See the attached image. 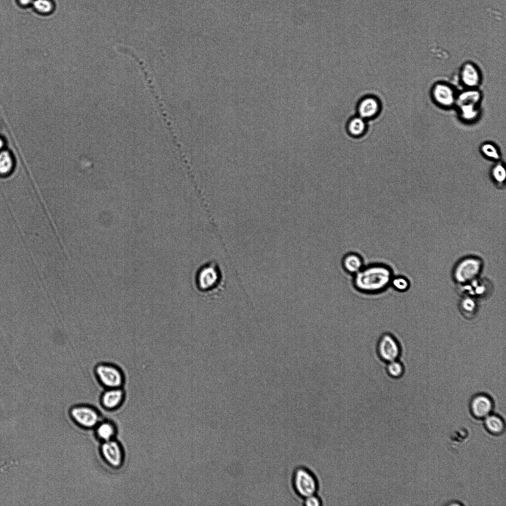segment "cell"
Here are the masks:
<instances>
[{
  "label": "cell",
  "mask_w": 506,
  "mask_h": 506,
  "mask_svg": "<svg viewBox=\"0 0 506 506\" xmlns=\"http://www.w3.org/2000/svg\"><path fill=\"white\" fill-rule=\"evenodd\" d=\"M393 275L392 268L382 262H374L365 265L357 274L352 276V286L358 293L375 295L384 293L390 287Z\"/></svg>",
  "instance_id": "cell-1"
},
{
  "label": "cell",
  "mask_w": 506,
  "mask_h": 506,
  "mask_svg": "<svg viewBox=\"0 0 506 506\" xmlns=\"http://www.w3.org/2000/svg\"><path fill=\"white\" fill-rule=\"evenodd\" d=\"M215 263L210 262L201 266L196 272L194 283L197 290L204 295H217L223 288L220 270Z\"/></svg>",
  "instance_id": "cell-2"
},
{
  "label": "cell",
  "mask_w": 506,
  "mask_h": 506,
  "mask_svg": "<svg viewBox=\"0 0 506 506\" xmlns=\"http://www.w3.org/2000/svg\"><path fill=\"white\" fill-rule=\"evenodd\" d=\"M94 378L103 389L123 387L126 381L123 369L118 364L107 361L96 363L93 368Z\"/></svg>",
  "instance_id": "cell-3"
},
{
  "label": "cell",
  "mask_w": 506,
  "mask_h": 506,
  "mask_svg": "<svg viewBox=\"0 0 506 506\" xmlns=\"http://www.w3.org/2000/svg\"><path fill=\"white\" fill-rule=\"evenodd\" d=\"M291 483L294 493L302 500L317 494L319 489V483L315 475L304 466H298L294 469Z\"/></svg>",
  "instance_id": "cell-4"
},
{
  "label": "cell",
  "mask_w": 506,
  "mask_h": 506,
  "mask_svg": "<svg viewBox=\"0 0 506 506\" xmlns=\"http://www.w3.org/2000/svg\"><path fill=\"white\" fill-rule=\"evenodd\" d=\"M483 268L482 260L470 256L464 258L456 265L453 276L456 282L462 285L478 278Z\"/></svg>",
  "instance_id": "cell-5"
},
{
  "label": "cell",
  "mask_w": 506,
  "mask_h": 506,
  "mask_svg": "<svg viewBox=\"0 0 506 506\" xmlns=\"http://www.w3.org/2000/svg\"><path fill=\"white\" fill-rule=\"evenodd\" d=\"M377 351L380 359L387 363L398 359L401 348L398 339L393 334L384 332L378 339Z\"/></svg>",
  "instance_id": "cell-6"
},
{
  "label": "cell",
  "mask_w": 506,
  "mask_h": 506,
  "mask_svg": "<svg viewBox=\"0 0 506 506\" xmlns=\"http://www.w3.org/2000/svg\"><path fill=\"white\" fill-rule=\"evenodd\" d=\"M69 413L77 424L85 428L95 427L100 422V416L97 410L88 405L74 406L70 409Z\"/></svg>",
  "instance_id": "cell-7"
},
{
  "label": "cell",
  "mask_w": 506,
  "mask_h": 506,
  "mask_svg": "<svg viewBox=\"0 0 506 506\" xmlns=\"http://www.w3.org/2000/svg\"><path fill=\"white\" fill-rule=\"evenodd\" d=\"M101 455L110 466L120 467L124 459V451L120 443L114 439L103 442L100 447Z\"/></svg>",
  "instance_id": "cell-8"
},
{
  "label": "cell",
  "mask_w": 506,
  "mask_h": 506,
  "mask_svg": "<svg viewBox=\"0 0 506 506\" xmlns=\"http://www.w3.org/2000/svg\"><path fill=\"white\" fill-rule=\"evenodd\" d=\"M126 398V391L123 387L103 389L99 400L102 406L108 410L117 409L123 403Z\"/></svg>",
  "instance_id": "cell-9"
},
{
  "label": "cell",
  "mask_w": 506,
  "mask_h": 506,
  "mask_svg": "<svg viewBox=\"0 0 506 506\" xmlns=\"http://www.w3.org/2000/svg\"><path fill=\"white\" fill-rule=\"evenodd\" d=\"M493 402L490 397L483 394L474 396L470 404L472 415L479 419H484L489 415L493 409Z\"/></svg>",
  "instance_id": "cell-10"
},
{
  "label": "cell",
  "mask_w": 506,
  "mask_h": 506,
  "mask_svg": "<svg viewBox=\"0 0 506 506\" xmlns=\"http://www.w3.org/2000/svg\"><path fill=\"white\" fill-rule=\"evenodd\" d=\"M340 265L345 273L353 276L359 272L365 264L362 255L355 252H349L342 256Z\"/></svg>",
  "instance_id": "cell-11"
},
{
  "label": "cell",
  "mask_w": 506,
  "mask_h": 506,
  "mask_svg": "<svg viewBox=\"0 0 506 506\" xmlns=\"http://www.w3.org/2000/svg\"><path fill=\"white\" fill-rule=\"evenodd\" d=\"M432 96L435 102L444 107H450L455 102V94L452 88L444 84H438L434 85L432 91Z\"/></svg>",
  "instance_id": "cell-12"
},
{
  "label": "cell",
  "mask_w": 506,
  "mask_h": 506,
  "mask_svg": "<svg viewBox=\"0 0 506 506\" xmlns=\"http://www.w3.org/2000/svg\"><path fill=\"white\" fill-rule=\"evenodd\" d=\"M380 104L374 96H368L363 98L358 106L359 116L366 120L375 117L379 112Z\"/></svg>",
  "instance_id": "cell-13"
},
{
  "label": "cell",
  "mask_w": 506,
  "mask_h": 506,
  "mask_svg": "<svg viewBox=\"0 0 506 506\" xmlns=\"http://www.w3.org/2000/svg\"><path fill=\"white\" fill-rule=\"evenodd\" d=\"M461 77L464 84L469 87H475L480 82V75L478 69L470 63H467L463 66Z\"/></svg>",
  "instance_id": "cell-14"
},
{
  "label": "cell",
  "mask_w": 506,
  "mask_h": 506,
  "mask_svg": "<svg viewBox=\"0 0 506 506\" xmlns=\"http://www.w3.org/2000/svg\"><path fill=\"white\" fill-rule=\"evenodd\" d=\"M30 8L38 15L47 17L55 12L57 4L55 0H34Z\"/></svg>",
  "instance_id": "cell-15"
},
{
  "label": "cell",
  "mask_w": 506,
  "mask_h": 506,
  "mask_svg": "<svg viewBox=\"0 0 506 506\" xmlns=\"http://www.w3.org/2000/svg\"><path fill=\"white\" fill-rule=\"evenodd\" d=\"M484 419L485 427L491 434L501 435L505 431V422L498 415L490 414Z\"/></svg>",
  "instance_id": "cell-16"
},
{
  "label": "cell",
  "mask_w": 506,
  "mask_h": 506,
  "mask_svg": "<svg viewBox=\"0 0 506 506\" xmlns=\"http://www.w3.org/2000/svg\"><path fill=\"white\" fill-rule=\"evenodd\" d=\"M95 428L97 437L102 442L114 439L116 428L113 423L108 421L99 422Z\"/></svg>",
  "instance_id": "cell-17"
},
{
  "label": "cell",
  "mask_w": 506,
  "mask_h": 506,
  "mask_svg": "<svg viewBox=\"0 0 506 506\" xmlns=\"http://www.w3.org/2000/svg\"><path fill=\"white\" fill-rule=\"evenodd\" d=\"M366 128L365 120L359 116L352 118L347 125L349 133L355 137L362 135L365 132Z\"/></svg>",
  "instance_id": "cell-18"
},
{
  "label": "cell",
  "mask_w": 506,
  "mask_h": 506,
  "mask_svg": "<svg viewBox=\"0 0 506 506\" xmlns=\"http://www.w3.org/2000/svg\"><path fill=\"white\" fill-rule=\"evenodd\" d=\"M480 99L479 93L475 90H469L461 93L457 100L458 107L464 105H477Z\"/></svg>",
  "instance_id": "cell-19"
},
{
  "label": "cell",
  "mask_w": 506,
  "mask_h": 506,
  "mask_svg": "<svg viewBox=\"0 0 506 506\" xmlns=\"http://www.w3.org/2000/svg\"><path fill=\"white\" fill-rule=\"evenodd\" d=\"M13 167V160L10 153L5 150L0 151V175L8 174Z\"/></svg>",
  "instance_id": "cell-20"
},
{
  "label": "cell",
  "mask_w": 506,
  "mask_h": 506,
  "mask_svg": "<svg viewBox=\"0 0 506 506\" xmlns=\"http://www.w3.org/2000/svg\"><path fill=\"white\" fill-rule=\"evenodd\" d=\"M385 370L388 375L393 379H399L404 374L402 363L398 359L386 363Z\"/></svg>",
  "instance_id": "cell-21"
},
{
  "label": "cell",
  "mask_w": 506,
  "mask_h": 506,
  "mask_svg": "<svg viewBox=\"0 0 506 506\" xmlns=\"http://www.w3.org/2000/svg\"><path fill=\"white\" fill-rule=\"evenodd\" d=\"M476 106L477 105L469 104L459 107L463 118L465 120L471 121L476 118L478 114Z\"/></svg>",
  "instance_id": "cell-22"
},
{
  "label": "cell",
  "mask_w": 506,
  "mask_h": 506,
  "mask_svg": "<svg viewBox=\"0 0 506 506\" xmlns=\"http://www.w3.org/2000/svg\"><path fill=\"white\" fill-rule=\"evenodd\" d=\"M410 283L408 279L402 276H393L390 287L398 292H404L409 287Z\"/></svg>",
  "instance_id": "cell-23"
},
{
  "label": "cell",
  "mask_w": 506,
  "mask_h": 506,
  "mask_svg": "<svg viewBox=\"0 0 506 506\" xmlns=\"http://www.w3.org/2000/svg\"><path fill=\"white\" fill-rule=\"evenodd\" d=\"M482 153L487 158L492 160H498L500 156L497 148L493 144L486 143L481 147Z\"/></svg>",
  "instance_id": "cell-24"
},
{
  "label": "cell",
  "mask_w": 506,
  "mask_h": 506,
  "mask_svg": "<svg viewBox=\"0 0 506 506\" xmlns=\"http://www.w3.org/2000/svg\"><path fill=\"white\" fill-rule=\"evenodd\" d=\"M494 179L499 183H503L506 179V172L504 167L501 164L496 165L492 170Z\"/></svg>",
  "instance_id": "cell-25"
},
{
  "label": "cell",
  "mask_w": 506,
  "mask_h": 506,
  "mask_svg": "<svg viewBox=\"0 0 506 506\" xmlns=\"http://www.w3.org/2000/svg\"><path fill=\"white\" fill-rule=\"evenodd\" d=\"M461 305L464 311L469 313L473 312L476 307L475 301L470 297H466L463 299Z\"/></svg>",
  "instance_id": "cell-26"
},
{
  "label": "cell",
  "mask_w": 506,
  "mask_h": 506,
  "mask_svg": "<svg viewBox=\"0 0 506 506\" xmlns=\"http://www.w3.org/2000/svg\"><path fill=\"white\" fill-rule=\"evenodd\" d=\"M317 494L309 496L303 499V505L306 506H319L322 505V501Z\"/></svg>",
  "instance_id": "cell-27"
},
{
  "label": "cell",
  "mask_w": 506,
  "mask_h": 506,
  "mask_svg": "<svg viewBox=\"0 0 506 506\" xmlns=\"http://www.w3.org/2000/svg\"><path fill=\"white\" fill-rule=\"evenodd\" d=\"M20 7L25 9L31 7L34 0H14Z\"/></svg>",
  "instance_id": "cell-28"
},
{
  "label": "cell",
  "mask_w": 506,
  "mask_h": 506,
  "mask_svg": "<svg viewBox=\"0 0 506 506\" xmlns=\"http://www.w3.org/2000/svg\"><path fill=\"white\" fill-rule=\"evenodd\" d=\"M3 146V141L2 139L0 137V151L2 149Z\"/></svg>",
  "instance_id": "cell-29"
}]
</instances>
